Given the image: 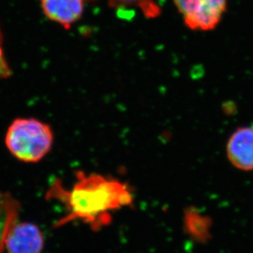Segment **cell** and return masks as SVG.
<instances>
[{"label": "cell", "mask_w": 253, "mask_h": 253, "mask_svg": "<svg viewBox=\"0 0 253 253\" xmlns=\"http://www.w3.org/2000/svg\"><path fill=\"white\" fill-rule=\"evenodd\" d=\"M75 176L72 188L67 189L60 179H56L47 193L48 198L61 202L68 211L59 225L79 219L98 230L110 224L113 212L133 203L131 188L118 178L83 171Z\"/></svg>", "instance_id": "6da1fadb"}, {"label": "cell", "mask_w": 253, "mask_h": 253, "mask_svg": "<svg viewBox=\"0 0 253 253\" xmlns=\"http://www.w3.org/2000/svg\"><path fill=\"white\" fill-rule=\"evenodd\" d=\"M54 132L45 123L20 118L12 121L5 135V145L14 158L25 163H37L49 154Z\"/></svg>", "instance_id": "7a4b0ae2"}, {"label": "cell", "mask_w": 253, "mask_h": 253, "mask_svg": "<svg viewBox=\"0 0 253 253\" xmlns=\"http://www.w3.org/2000/svg\"><path fill=\"white\" fill-rule=\"evenodd\" d=\"M228 0H173L188 29L209 32L216 28L226 12Z\"/></svg>", "instance_id": "3957f363"}, {"label": "cell", "mask_w": 253, "mask_h": 253, "mask_svg": "<svg viewBox=\"0 0 253 253\" xmlns=\"http://www.w3.org/2000/svg\"><path fill=\"white\" fill-rule=\"evenodd\" d=\"M5 248L8 253H41L44 239L39 228L31 223H15L7 229Z\"/></svg>", "instance_id": "277c9868"}, {"label": "cell", "mask_w": 253, "mask_h": 253, "mask_svg": "<svg viewBox=\"0 0 253 253\" xmlns=\"http://www.w3.org/2000/svg\"><path fill=\"white\" fill-rule=\"evenodd\" d=\"M226 153L235 168L253 170V127L243 126L234 131L227 142Z\"/></svg>", "instance_id": "5b68a950"}, {"label": "cell", "mask_w": 253, "mask_h": 253, "mask_svg": "<svg viewBox=\"0 0 253 253\" xmlns=\"http://www.w3.org/2000/svg\"><path fill=\"white\" fill-rule=\"evenodd\" d=\"M86 0H41L44 16L66 30L83 17Z\"/></svg>", "instance_id": "8992f818"}, {"label": "cell", "mask_w": 253, "mask_h": 253, "mask_svg": "<svg viewBox=\"0 0 253 253\" xmlns=\"http://www.w3.org/2000/svg\"><path fill=\"white\" fill-rule=\"evenodd\" d=\"M99 0H86V2H97ZM112 8H138L146 18H156L161 13V7L156 0H105Z\"/></svg>", "instance_id": "52a82bcc"}, {"label": "cell", "mask_w": 253, "mask_h": 253, "mask_svg": "<svg viewBox=\"0 0 253 253\" xmlns=\"http://www.w3.org/2000/svg\"><path fill=\"white\" fill-rule=\"evenodd\" d=\"M186 224L190 231L197 236H205V232L208 229V219L194 209H190L186 212Z\"/></svg>", "instance_id": "ba28073f"}, {"label": "cell", "mask_w": 253, "mask_h": 253, "mask_svg": "<svg viewBox=\"0 0 253 253\" xmlns=\"http://www.w3.org/2000/svg\"><path fill=\"white\" fill-rule=\"evenodd\" d=\"M2 33L0 27V81L4 80L12 75V70L5 57L3 45H2Z\"/></svg>", "instance_id": "9c48e42d"}]
</instances>
